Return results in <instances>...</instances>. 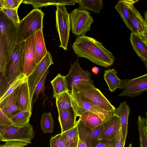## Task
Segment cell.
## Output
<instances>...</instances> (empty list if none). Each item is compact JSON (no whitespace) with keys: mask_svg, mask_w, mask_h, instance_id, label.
I'll return each instance as SVG.
<instances>
[{"mask_svg":"<svg viewBox=\"0 0 147 147\" xmlns=\"http://www.w3.org/2000/svg\"><path fill=\"white\" fill-rule=\"evenodd\" d=\"M130 40L134 51L144 62L147 69V35H141L131 32Z\"/></svg>","mask_w":147,"mask_h":147,"instance_id":"9a60e30c","label":"cell"},{"mask_svg":"<svg viewBox=\"0 0 147 147\" xmlns=\"http://www.w3.org/2000/svg\"><path fill=\"white\" fill-rule=\"evenodd\" d=\"M34 135L33 127L29 123L22 126L0 124L1 141H16L30 144Z\"/></svg>","mask_w":147,"mask_h":147,"instance_id":"3957f363","label":"cell"},{"mask_svg":"<svg viewBox=\"0 0 147 147\" xmlns=\"http://www.w3.org/2000/svg\"><path fill=\"white\" fill-rule=\"evenodd\" d=\"M77 3L79 4L78 8L89 10L97 14L100 13L103 8L102 0H77Z\"/></svg>","mask_w":147,"mask_h":147,"instance_id":"4316f807","label":"cell"},{"mask_svg":"<svg viewBox=\"0 0 147 147\" xmlns=\"http://www.w3.org/2000/svg\"><path fill=\"white\" fill-rule=\"evenodd\" d=\"M117 73L114 69L108 68L105 70L104 78L111 92H114L121 84V79L117 77Z\"/></svg>","mask_w":147,"mask_h":147,"instance_id":"484cf974","label":"cell"},{"mask_svg":"<svg viewBox=\"0 0 147 147\" xmlns=\"http://www.w3.org/2000/svg\"><path fill=\"white\" fill-rule=\"evenodd\" d=\"M32 112L29 111H20L10 119L12 124L18 126H24L29 123Z\"/></svg>","mask_w":147,"mask_h":147,"instance_id":"d6a6232c","label":"cell"},{"mask_svg":"<svg viewBox=\"0 0 147 147\" xmlns=\"http://www.w3.org/2000/svg\"><path fill=\"white\" fill-rule=\"evenodd\" d=\"M55 98L58 111L67 110L72 106L70 93L69 92L62 93Z\"/></svg>","mask_w":147,"mask_h":147,"instance_id":"4dcf8cb0","label":"cell"},{"mask_svg":"<svg viewBox=\"0 0 147 147\" xmlns=\"http://www.w3.org/2000/svg\"><path fill=\"white\" fill-rule=\"evenodd\" d=\"M26 77L23 73H21L10 85L6 92L0 99V103L5 98L12 93L26 80Z\"/></svg>","mask_w":147,"mask_h":147,"instance_id":"e575fe53","label":"cell"},{"mask_svg":"<svg viewBox=\"0 0 147 147\" xmlns=\"http://www.w3.org/2000/svg\"><path fill=\"white\" fill-rule=\"evenodd\" d=\"M134 5H131L128 9L133 28L136 33L141 35H147V22Z\"/></svg>","mask_w":147,"mask_h":147,"instance_id":"ac0fdd59","label":"cell"},{"mask_svg":"<svg viewBox=\"0 0 147 147\" xmlns=\"http://www.w3.org/2000/svg\"><path fill=\"white\" fill-rule=\"evenodd\" d=\"M137 0H121L119 1L115 6L117 11L119 14L127 27L132 33H136L132 26L128 9L132 4L138 1Z\"/></svg>","mask_w":147,"mask_h":147,"instance_id":"d6986e66","label":"cell"},{"mask_svg":"<svg viewBox=\"0 0 147 147\" xmlns=\"http://www.w3.org/2000/svg\"><path fill=\"white\" fill-rule=\"evenodd\" d=\"M0 124H12L10 119L5 115L0 107Z\"/></svg>","mask_w":147,"mask_h":147,"instance_id":"ee69618b","label":"cell"},{"mask_svg":"<svg viewBox=\"0 0 147 147\" xmlns=\"http://www.w3.org/2000/svg\"><path fill=\"white\" fill-rule=\"evenodd\" d=\"M128 147H132V145L131 144H130L128 146Z\"/></svg>","mask_w":147,"mask_h":147,"instance_id":"c3c4849f","label":"cell"},{"mask_svg":"<svg viewBox=\"0 0 147 147\" xmlns=\"http://www.w3.org/2000/svg\"><path fill=\"white\" fill-rule=\"evenodd\" d=\"M35 55L33 34L25 41L23 59V73L26 77L33 72L37 65L35 63Z\"/></svg>","mask_w":147,"mask_h":147,"instance_id":"4fadbf2b","label":"cell"},{"mask_svg":"<svg viewBox=\"0 0 147 147\" xmlns=\"http://www.w3.org/2000/svg\"><path fill=\"white\" fill-rule=\"evenodd\" d=\"M40 124L44 133H51L53 132L54 121L51 113L45 112L42 114Z\"/></svg>","mask_w":147,"mask_h":147,"instance_id":"1f68e13d","label":"cell"},{"mask_svg":"<svg viewBox=\"0 0 147 147\" xmlns=\"http://www.w3.org/2000/svg\"><path fill=\"white\" fill-rule=\"evenodd\" d=\"M7 63V52L6 43L3 35L0 32V73L3 75Z\"/></svg>","mask_w":147,"mask_h":147,"instance_id":"836d02e7","label":"cell"},{"mask_svg":"<svg viewBox=\"0 0 147 147\" xmlns=\"http://www.w3.org/2000/svg\"><path fill=\"white\" fill-rule=\"evenodd\" d=\"M105 128L98 137V141L111 140L115 138L121 126L119 117L114 114L109 120L105 122Z\"/></svg>","mask_w":147,"mask_h":147,"instance_id":"e0dca14e","label":"cell"},{"mask_svg":"<svg viewBox=\"0 0 147 147\" xmlns=\"http://www.w3.org/2000/svg\"><path fill=\"white\" fill-rule=\"evenodd\" d=\"M70 95L72 105L77 117H80L87 111L109 118H111L115 114L114 112L106 111L91 103L79 92L72 91Z\"/></svg>","mask_w":147,"mask_h":147,"instance_id":"52a82bcc","label":"cell"},{"mask_svg":"<svg viewBox=\"0 0 147 147\" xmlns=\"http://www.w3.org/2000/svg\"><path fill=\"white\" fill-rule=\"evenodd\" d=\"M20 86L0 103V108L9 119L21 111L17 102V96Z\"/></svg>","mask_w":147,"mask_h":147,"instance_id":"2e32d148","label":"cell"},{"mask_svg":"<svg viewBox=\"0 0 147 147\" xmlns=\"http://www.w3.org/2000/svg\"><path fill=\"white\" fill-rule=\"evenodd\" d=\"M23 0H2V9H18Z\"/></svg>","mask_w":147,"mask_h":147,"instance_id":"74e56055","label":"cell"},{"mask_svg":"<svg viewBox=\"0 0 147 147\" xmlns=\"http://www.w3.org/2000/svg\"><path fill=\"white\" fill-rule=\"evenodd\" d=\"M10 86L5 76L0 73V99L6 92Z\"/></svg>","mask_w":147,"mask_h":147,"instance_id":"ab89813d","label":"cell"},{"mask_svg":"<svg viewBox=\"0 0 147 147\" xmlns=\"http://www.w3.org/2000/svg\"><path fill=\"white\" fill-rule=\"evenodd\" d=\"M61 134L67 147H77L79 138L76 125L73 128Z\"/></svg>","mask_w":147,"mask_h":147,"instance_id":"f1b7e54d","label":"cell"},{"mask_svg":"<svg viewBox=\"0 0 147 147\" xmlns=\"http://www.w3.org/2000/svg\"><path fill=\"white\" fill-rule=\"evenodd\" d=\"M92 70L94 73L97 74L99 73V69L98 67L95 66L92 68Z\"/></svg>","mask_w":147,"mask_h":147,"instance_id":"bcb514c9","label":"cell"},{"mask_svg":"<svg viewBox=\"0 0 147 147\" xmlns=\"http://www.w3.org/2000/svg\"><path fill=\"white\" fill-rule=\"evenodd\" d=\"M130 112L129 106L126 102H123L114 111L115 114L120 118L123 137L125 142L127 132L128 119Z\"/></svg>","mask_w":147,"mask_h":147,"instance_id":"cb8c5ba5","label":"cell"},{"mask_svg":"<svg viewBox=\"0 0 147 147\" xmlns=\"http://www.w3.org/2000/svg\"><path fill=\"white\" fill-rule=\"evenodd\" d=\"M71 28L76 36H84L90 31L94 22L90 12L87 10L75 9L69 13Z\"/></svg>","mask_w":147,"mask_h":147,"instance_id":"5b68a950","label":"cell"},{"mask_svg":"<svg viewBox=\"0 0 147 147\" xmlns=\"http://www.w3.org/2000/svg\"><path fill=\"white\" fill-rule=\"evenodd\" d=\"M91 74L89 71L82 69L77 59L71 65L69 73L65 76L69 91H72L73 86L92 80Z\"/></svg>","mask_w":147,"mask_h":147,"instance_id":"7c38bea8","label":"cell"},{"mask_svg":"<svg viewBox=\"0 0 147 147\" xmlns=\"http://www.w3.org/2000/svg\"><path fill=\"white\" fill-rule=\"evenodd\" d=\"M72 48L77 56L86 58L93 63L105 68L113 63L112 53L95 39L86 36H78Z\"/></svg>","mask_w":147,"mask_h":147,"instance_id":"6da1fadb","label":"cell"},{"mask_svg":"<svg viewBox=\"0 0 147 147\" xmlns=\"http://www.w3.org/2000/svg\"><path fill=\"white\" fill-rule=\"evenodd\" d=\"M53 88V95L55 98L58 94L65 92L69 91L65 76L59 74L51 81Z\"/></svg>","mask_w":147,"mask_h":147,"instance_id":"83f0119b","label":"cell"},{"mask_svg":"<svg viewBox=\"0 0 147 147\" xmlns=\"http://www.w3.org/2000/svg\"><path fill=\"white\" fill-rule=\"evenodd\" d=\"M111 118L105 117L92 112L87 111L82 114L79 118L86 127L92 129L102 125Z\"/></svg>","mask_w":147,"mask_h":147,"instance_id":"44dd1931","label":"cell"},{"mask_svg":"<svg viewBox=\"0 0 147 147\" xmlns=\"http://www.w3.org/2000/svg\"><path fill=\"white\" fill-rule=\"evenodd\" d=\"M17 28L13 22L0 11V32L5 40L7 52V63L11 57L16 44Z\"/></svg>","mask_w":147,"mask_h":147,"instance_id":"ba28073f","label":"cell"},{"mask_svg":"<svg viewBox=\"0 0 147 147\" xmlns=\"http://www.w3.org/2000/svg\"><path fill=\"white\" fill-rule=\"evenodd\" d=\"M77 2V0H23L22 3L31 4L33 8L38 9L50 5H74Z\"/></svg>","mask_w":147,"mask_h":147,"instance_id":"d4e9b609","label":"cell"},{"mask_svg":"<svg viewBox=\"0 0 147 147\" xmlns=\"http://www.w3.org/2000/svg\"><path fill=\"white\" fill-rule=\"evenodd\" d=\"M1 141V137H0V141Z\"/></svg>","mask_w":147,"mask_h":147,"instance_id":"681fc988","label":"cell"},{"mask_svg":"<svg viewBox=\"0 0 147 147\" xmlns=\"http://www.w3.org/2000/svg\"><path fill=\"white\" fill-rule=\"evenodd\" d=\"M58 111V120L63 133L74 127L76 125L77 117L71 106L67 110Z\"/></svg>","mask_w":147,"mask_h":147,"instance_id":"ffe728a7","label":"cell"},{"mask_svg":"<svg viewBox=\"0 0 147 147\" xmlns=\"http://www.w3.org/2000/svg\"><path fill=\"white\" fill-rule=\"evenodd\" d=\"M24 42L25 41L16 45L7 63L4 75L10 85L23 73Z\"/></svg>","mask_w":147,"mask_h":147,"instance_id":"277c9868","label":"cell"},{"mask_svg":"<svg viewBox=\"0 0 147 147\" xmlns=\"http://www.w3.org/2000/svg\"><path fill=\"white\" fill-rule=\"evenodd\" d=\"M56 6V27L60 42L59 47L66 51L71 29L69 13L65 6Z\"/></svg>","mask_w":147,"mask_h":147,"instance_id":"8992f818","label":"cell"},{"mask_svg":"<svg viewBox=\"0 0 147 147\" xmlns=\"http://www.w3.org/2000/svg\"><path fill=\"white\" fill-rule=\"evenodd\" d=\"M51 55L49 52L37 65L32 73L26 77L30 100L32 105L33 96L36 86L49 66L53 64Z\"/></svg>","mask_w":147,"mask_h":147,"instance_id":"8fae6325","label":"cell"},{"mask_svg":"<svg viewBox=\"0 0 147 147\" xmlns=\"http://www.w3.org/2000/svg\"><path fill=\"white\" fill-rule=\"evenodd\" d=\"M17 102L21 111L32 112V105L30 100L27 78L20 86L17 96Z\"/></svg>","mask_w":147,"mask_h":147,"instance_id":"7402d4cb","label":"cell"},{"mask_svg":"<svg viewBox=\"0 0 147 147\" xmlns=\"http://www.w3.org/2000/svg\"><path fill=\"white\" fill-rule=\"evenodd\" d=\"M35 51V63L37 65L47 52L42 30H39L33 34Z\"/></svg>","mask_w":147,"mask_h":147,"instance_id":"603a6c76","label":"cell"},{"mask_svg":"<svg viewBox=\"0 0 147 147\" xmlns=\"http://www.w3.org/2000/svg\"><path fill=\"white\" fill-rule=\"evenodd\" d=\"M79 92L89 102L104 111L112 112L116 109L93 83Z\"/></svg>","mask_w":147,"mask_h":147,"instance_id":"30bf717a","label":"cell"},{"mask_svg":"<svg viewBox=\"0 0 147 147\" xmlns=\"http://www.w3.org/2000/svg\"><path fill=\"white\" fill-rule=\"evenodd\" d=\"M147 11H146L144 13V17H145V20L146 22H147Z\"/></svg>","mask_w":147,"mask_h":147,"instance_id":"7dc6e473","label":"cell"},{"mask_svg":"<svg viewBox=\"0 0 147 147\" xmlns=\"http://www.w3.org/2000/svg\"><path fill=\"white\" fill-rule=\"evenodd\" d=\"M51 147H67L61 133L52 137L50 141Z\"/></svg>","mask_w":147,"mask_h":147,"instance_id":"f35d334b","label":"cell"},{"mask_svg":"<svg viewBox=\"0 0 147 147\" xmlns=\"http://www.w3.org/2000/svg\"><path fill=\"white\" fill-rule=\"evenodd\" d=\"M118 88L122 89L120 96L133 97L141 95L147 90V74L137 78L121 80Z\"/></svg>","mask_w":147,"mask_h":147,"instance_id":"9c48e42d","label":"cell"},{"mask_svg":"<svg viewBox=\"0 0 147 147\" xmlns=\"http://www.w3.org/2000/svg\"><path fill=\"white\" fill-rule=\"evenodd\" d=\"M28 144L16 141H10L7 142L4 144H0V147H24L28 145Z\"/></svg>","mask_w":147,"mask_h":147,"instance_id":"7bdbcfd3","label":"cell"},{"mask_svg":"<svg viewBox=\"0 0 147 147\" xmlns=\"http://www.w3.org/2000/svg\"><path fill=\"white\" fill-rule=\"evenodd\" d=\"M49 73L48 69L45 71L40 80L36 85L34 92L33 98L35 96L33 103L37 100L39 94L41 92L43 93L45 89V85L47 76Z\"/></svg>","mask_w":147,"mask_h":147,"instance_id":"8d00e7d4","label":"cell"},{"mask_svg":"<svg viewBox=\"0 0 147 147\" xmlns=\"http://www.w3.org/2000/svg\"><path fill=\"white\" fill-rule=\"evenodd\" d=\"M18 9L3 8L1 10L11 21L17 28L20 22L18 14Z\"/></svg>","mask_w":147,"mask_h":147,"instance_id":"d590c367","label":"cell"},{"mask_svg":"<svg viewBox=\"0 0 147 147\" xmlns=\"http://www.w3.org/2000/svg\"><path fill=\"white\" fill-rule=\"evenodd\" d=\"M125 143L123 137L121 126L115 138L114 147H124Z\"/></svg>","mask_w":147,"mask_h":147,"instance_id":"60d3db41","label":"cell"},{"mask_svg":"<svg viewBox=\"0 0 147 147\" xmlns=\"http://www.w3.org/2000/svg\"><path fill=\"white\" fill-rule=\"evenodd\" d=\"M115 138L111 140L97 141L92 147H114Z\"/></svg>","mask_w":147,"mask_h":147,"instance_id":"b9f144b4","label":"cell"},{"mask_svg":"<svg viewBox=\"0 0 147 147\" xmlns=\"http://www.w3.org/2000/svg\"><path fill=\"white\" fill-rule=\"evenodd\" d=\"M79 139L84 142L88 147H92L96 142L97 140L104 130L105 123L94 129L86 127L80 119L76 121Z\"/></svg>","mask_w":147,"mask_h":147,"instance_id":"5bb4252c","label":"cell"},{"mask_svg":"<svg viewBox=\"0 0 147 147\" xmlns=\"http://www.w3.org/2000/svg\"><path fill=\"white\" fill-rule=\"evenodd\" d=\"M77 147H88L86 143L79 139Z\"/></svg>","mask_w":147,"mask_h":147,"instance_id":"f6af8a7d","label":"cell"},{"mask_svg":"<svg viewBox=\"0 0 147 147\" xmlns=\"http://www.w3.org/2000/svg\"><path fill=\"white\" fill-rule=\"evenodd\" d=\"M44 15L41 9L34 8L20 21L17 28L16 45L25 41L37 31L42 30Z\"/></svg>","mask_w":147,"mask_h":147,"instance_id":"7a4b0ae2","label":"cell"},{"mask_svg":"<svg viewBox=\"0 0 147 147\" xmlns=\"http://www.w3.org/2000/svg\"><path fill=\"white\" fill-rule=\"evenodd\" d=\"M146 118L139 115L138 119V129L139 134L140 147H147V112Z\"/></svg>","mask_w":147,"mask_h":147,"instance_id":"f546056e","label":"cell"}]
</instances>
